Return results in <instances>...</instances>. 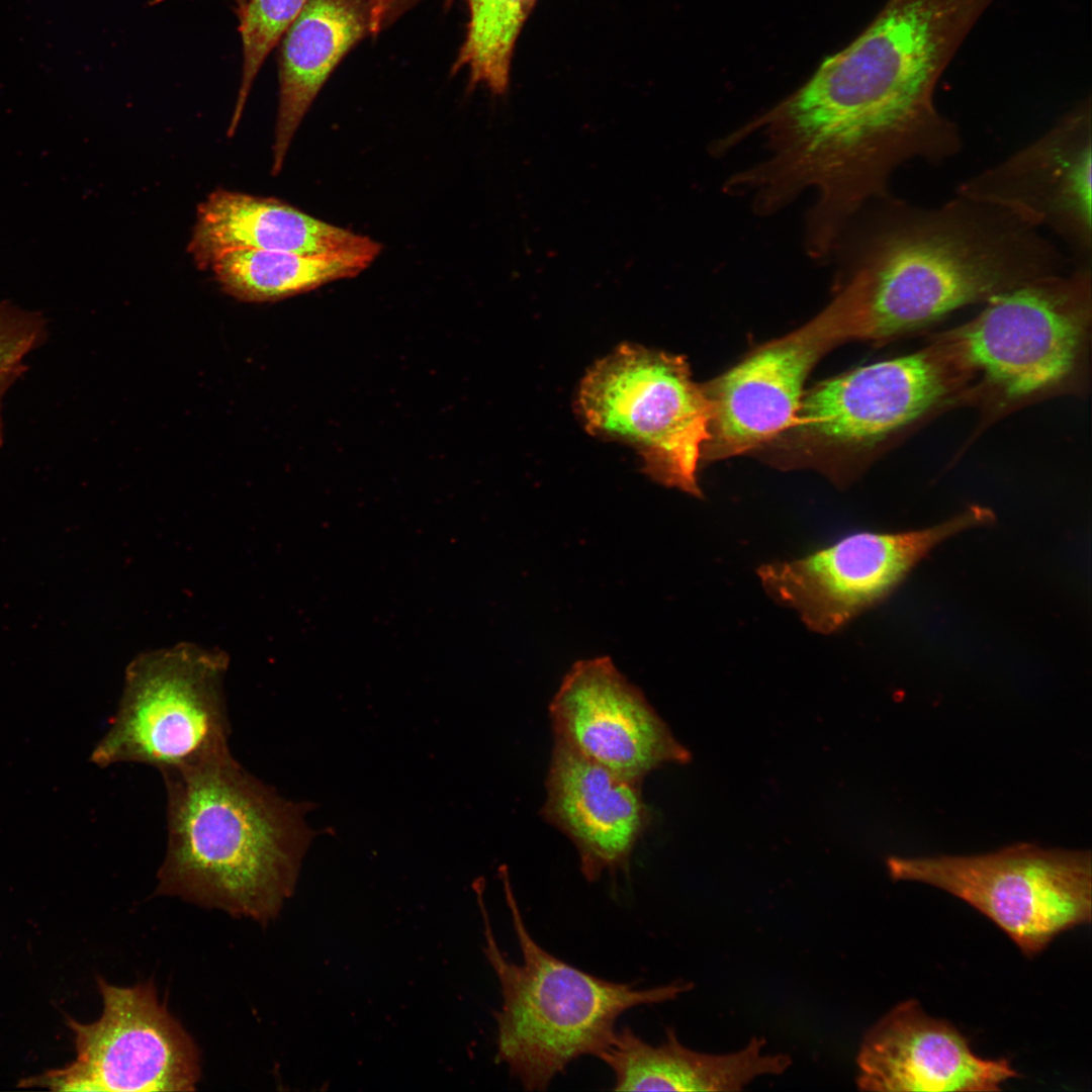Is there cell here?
I'll use <instances>...</instances> for the list:
<instances>
[{
    "label": "cell",
    "mask_w": 1092,
    "mask_h": 1092,
    "mask_svg": "<svg viewBox=\"0 0 1092 1092\" xmlns=\"http://www.w3.org/2000/svg\"><path fill=\"white\" fill-rule=\"evenodd\" d=\"M641 785L554 739L541 815L572 842L588 883L628 866L650 820Z\"/></svg>",
    "instance_id": "16"
},
{
    "label": "cell",
    "mask_w": 1092,
    "mask_h": 1092,
    "mask_svg": "<svg viewBox=\"0 0 1092 1092\" xmlns=\"http://www.w3.org/2000/svg\"><path fill=\"white\" fill-rule=\"evenodd\" d=\"M996 0H888L866 30L762 116L782 164L824 192H883L898 168L953 157L962 140L936 84Z\"/></svg>",
    "instance_id": "1"
},
{
    "label": "cell",
    "mask_w": 1092,
    "mask_h": 1092,
    "mask_svg": "<svg viewBox=\"0 0 1092 1092\" xmlns=\"http://www.w3.org/2000/svg\"><path fill=\"white\" fill-rule=\"evenodd\" d=\"M857 306L849 279L809 323L757 348L705 387L712 416L704 459L747 452L793 428L812 368L831 348L857 340Z\"/></svg>",
    "instance_id": "12"
},
{
    "label": "cell",
    "mask_w": 1092,
    "mask_h": 1092,
    "mask_svg": "<svg viewBox=\"0 0 1092 1092\" xmlns=\"http://www.w3.org/2000/svg\"><path fill=\"white\" fill-rule=\"evenodd\" d=\"M23 372L24 368H20L0 373V447L3 443L2 401L5 393Z\"/></svg>",
    "instance_id": "25"
},
{
    "label": "cell",
    "mask_w": 1092,
    "mask_h": 1092,
    "mask_svg": "<svg viewBox=\"0 0 1092 1092\" xmlns=\"http://www.w3.org/2000/svg\"><path fill=\"white\" fill-rule=\"evenodd\" d=\"M856 1063L864 1091H999L1018 1077L1006 1059L976 1056L953 1025L928 1016L914 999L867 1032Z\"/></svg>",
    "instance_id": "15"
},
{
    "label": "cell",
    "mask_w": 1092,
    "mask_h": 1092,
    "mask_svg": "<svg viewBox=\"0 0 1092 1092\" xmlns=\"http://www.w3.org/2000/svg\"><path fill=\"white\" fill-rule=\"evenodd\" d=\"M160 774L168 837L155 895L267 925L292 896L302 860L323 833L306 821L316 804L286 799L230 749Z\"/></svg>",
    "instance_id": "3"
},
{
    "label": "cell",
    "mask_w": 1092,
    "mask_h": 1092,
    "mask_svg": "<svg viewBox=\"0 0 1092 1092\" xmlns=\"http://www.w3.org/2000/svg\"><path fill=\"white\" fill-rule=\"evenodd\" d=\"M995 521L971 506L934 526L903 532L861 531L790 560L760 565L756 575L776 603L794 610L818 634H833L886 600L938 545Z\"/></svg>",
    "instance_id": "9"
},
{
    "label": "cell",
    "mask_w": 1092,
    "mask_h": 1092,
    "mask_svg": "<svg viewBox=\"0 0 1092 1092\" xmlns=\"http://www.w3.org/2000/svg\"><path fill=\"white\" fill-rule=\"evenodd\" d=\"M377 256L372 253L302 255L232 249L215 256L208 267L223 290L233 297L249 302H268L357 276Z\"/></svg>",
    "instance_id": "20"
},
{
    "label": "cell",
    "mask_w": 1092,
    "mask_h": 1092,
    "mask_svg": "<svg viewBox=\"0 0 1092 1092\" xmlns=\"http://www.w3.org/2000/svg\"><path fill=\"white\" fill-rule=\"evenodd\" d=\"M228 667L225 652L191 643L136 655L90 760L100 767L141 763L161 772L230 749Z\"/></svg>",
    "instance_id": "7"
},
{
    "label": "cell",
    "mask_w": 1092,
    "mask_h": 1092,
    "mask_svg": "<svg viewBox=\"0 0 1092 1092\" xmlns=\"http://www.w3.org/2000/svg\"><path fill=\"white\" fill-rule=\"evenodd\" d=\"M890 877L936 887L990 918L1026 957L1091 921L1089 850L1017 843L977 855L891 856Z\"/></svg>",
    "instance_id": "8"
},
{
    "label": "cell",
    "mask_w": 1092,
    "mask_h": 1092,
    "mask_svg": "<svg viewBox=\"0 0 1092 1092\" xmlns=\"http://www.w3.org/2000/svg\"><path fill=\"white\" fill-rule=\"evenodd\" d=\"M100 1018L84 1024L68 1018L76 1060L28 1078L23 1086L58 1091H193L200 1058L192 1037L161 1003L152 980L117 987L97 979Z\"/></svg>",
    "instance_id": "11"
},
{
    "label": "cell",
    "mask_w": 1092,
    "mask_h": 1092,
    "mask_svg": "<svg viewBox=\"0 0 1092 1092\" xmlns=\"http://www.w3.org/2000/svg\"><path fill=\"white\" fill-rule=\"evenodd\" d=\"M956 194L1015 213L1050 230L1091 265L1092 112L1081 100L1040 136L963 181Z\"/></svg>",
    "instance_id": "13"
},
{
    "label": "cell",
    "mask_w": 1092,
    "mask_h": 1092,
    "mask_svg": "<svg viewBox=\"0 0 1092 1092\" xmlns=\"http://www.w3.org/2000/svg\"><path fill=\"white\" fill-rule=\"evenodd\" d=\"M307 0H246L239 6L243 67L236 107L229 126L232 135L265 59L283 37Z\"/></svg>",
    "instance_id": "22"
},
{
    "label": "cell",
    "mask_w": 1092,
    "mask_h": 1092,
    "mask_svg": "<svg viewBox=\"0 0 1092 1092\" xmlns=\"http://www.w3.org/2000/svg\"><path fill=\"white\" fill-rule=\"evenodd\" d=\"M577 406L592 435L632 446L651 479L703 496L712 406L682 357L621 345L585 374Z\"/></svg>",
    "instance_id": "6"
},
{
    "label": "cell",
    "mask_w": 1092,
    "mask_h": 1092,
    "mask_svg": "<svg viewBox=\"0 0 1092 1092\" xmlns=\"http://www.w3.org/2000/svg\"><path fill=\"white\" fill-rule=\"evenodd\" d=\"M407 0H362L369 20V32L378 33Z\"/></svg>",
    "instance_id": "24"
},
{
    "label": "cell",
    "mask_w": 1092,
    "mask_h": 1092,
    "mask_svg": "<svg viewBox=\"0 0 1092 1092\" xmlns=\"http://www.w3.org/2000/svg\"><path fill=\"white\" fill-rule=\"evenodd\" d=\"M965 406L963 376L928 340L915 352L820 382L804 393L793 429L807 441L866 457Z\"/></svg>",
    "instance_id": "10"
},
{
    "label": "cell",
    "mask_w": 1092,
    "mask_h": 1092,
    "mask_svg": "<svg viewBox=\"0 0 1092 1092\" xmlns=\"http://www.w3.org/2000/svg\"><path fill=\"white\" fill-rule=\"evenodd\" d=\"M44 334L40 313L0 302V373L24 368L25 356L40 344Z\"/></svg>",
    "instance_id": "23"
},
{
    "label": "cell",
    "mask_w": 1092,
    "mask_h": 1092,
    "mask_svg": "<svg viewBox=\"0 0 1092 1092\" xmlns=\"http://www.w3.org/2000/svg\"><path fill=\"white\" fill-rule=\"evenodd\" d=\"M972 318L931 335L963 376L978 414L968 447L998 421L1089 387L1091 265L1043 275L994 295Z\"/></svg>",
    "instance_id": "4"
},
{
    "label": "cell",
    "mask_w": 1092,
    "mask_h": 1092,
    "mask_svg": "<svg viewBox=\"0 0 1092 1092\" xmlns=\"http://www.w3.org/2000/svg\"><path fill=\"white\" fill-rule=\"evenodd\" d=\"M367 32L368 13L362 0H307L284 33L273 175L281 170L298 126L329 76Z\"/></svg>",
    "instance_id": "19"
},
{
    "label": "cell",
    "mask_w": 1092,
    "mask_h": 1092,
    "mask_svg": "<svg viewBox=\"0 0 1092 1092\" xmlns=\"http://www.w3.org/2000/svg\"><path fill=\"white\" fill-rule=\"evenodd\" d=\"M498 877L521 950L516 964L495 939L484 899V881L473 883L482 920L483 953L499 984L502 1005L496 1022V1057L527 1091H544L568 1065L595 1056L609 1043L618 1018L637 1006L674 1000L693 985L672 983L638 988L588 974L554 957L530 934L508 870Z\"/></svg>",
    "instance_id": "5"
},
{
    "label": "cell",
    "mask_w": 1092,
    "mask_h": 1092,
    "mask_svg": "<svg viewBox=\"0 0 1092 1092\" xmlns=\"http://www.w3.org/2000/svg\"><path fill=\"white\" fill-rule=\"evenodd\" d=\"M863 237L852 274L857 340L914 336L970 305L1065 271L1042 230L1015 213L956 194L931 208L895 203Z\"/></svg>",
    "instance_id": "2"
},
{
    "label": "cell",
    "mask_w": 1092,
    "mask_h": 1092,
    "mask_svg": "<svg viewBox=\"0 0 1092 1092\" xmlns=\"http://www.w3.org/2000/svg\"><path fill=\"white\" fill-rule=\"evenodd\" d=\"M469 22L455 67L470 81L504 94L510 82L515 43L537 0H465Z\"/></svg>",
    "instance_id": "21"
},
{
    "label": "cell",
    "mask_w": 1092,
    "mask_h": 1092,
    "mask_svg": "<svg viewBox=\"0 0 1092 1092\" xmlns=\"http://www.w3.org/2000/svg\"><path fill=\"white\" fill-rule=\"evenodd\" d=\"M754 1036L739 1051L708 1054L685 1046L673 1027L651 1044L629 1026L616 1029L598 1054L614 1075L615 1091H741L762 1076H778L792 1065L787 1054H766Z\"/></svg>",
    "instance_id": "18"
},
{
    "label": "cell",
    "mask_w": 1092,
    "mask_h": 1092,
    "mask_svg": "<svg viewBox=\"0 0 1092 1092\" xmlns=\"http://www.w3.org/2000/svg\"><path fill=\"white\" fill-rule=\"evenodd\" d=\"M232 249L379 255L381 245L276 198L217 189L197 208L188 252L199 266L208 267L215 256Z\"/></svg>",
    "instance_id": "17"
},
{
    "label": "cell",
    "mask_w": 1092,
    "mask_h": 1092,
    "mask_svg": "<svg viewBox=\"0 0 1092 1092\" xmlns=\"http://www.w3.org/2000/svg\"><path fill=\"white\" fill-rule=\"evenodd\" d=\"M554 739L617 775L641 783L691 752L642 691L609 656L575 662L549 704Z\"/></svg>",
    "instance_id": "14"
}]
</instances>
